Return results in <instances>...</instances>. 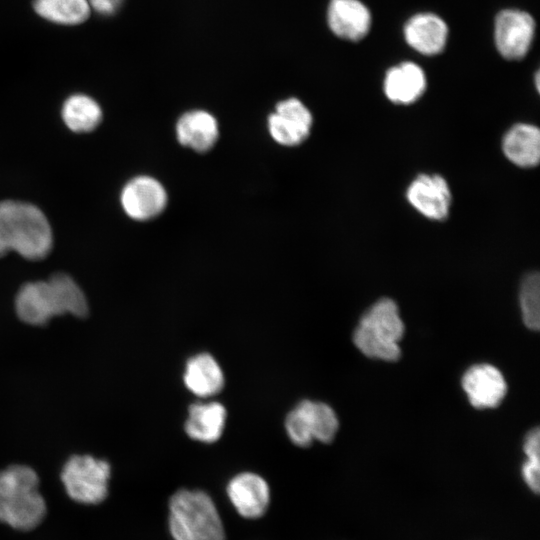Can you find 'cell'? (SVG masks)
Here are the masks:
<instances>
[{"instance_id":"obj_1","label":"cell","mask_w":540,"mask_h":540,"mask_svg":"<svg viewBox=\"0 0 540 540\" xmlns=\"http://www.w3.org/2000/svg\"><path fill=\"white\" fill-rule=\"evenodd\" d=\"M15 310L21 321L42 326L52 317L64 314L84 318L89 313V306L75 280L58 272L47 280L22 285L15 298Z\"/></svg>"},{"instance_id":"obj_2","label":"cell","mask_w":540,"mask_h":540,"mask_svg":"<svg viewBox=\"0 0 540 540\" xmlns=\"http://www.w3.org/2000/svg\"><path fill=\"white\" fill-rule=\"evenodd\" d=\"M52 245L50 223L37 206L15 200L0 201V256L15 251L37 261L50 253Z\"/></svg>"},{"instance_id":"obj_3","label":"cell","mask_w":540,"mask_h":540,"mask_svg":"<svg viewBox=\"0 0 540 540\" xmlns=\"http://www.w3.org/2000/svg\"><path fill=\"white\" fill-rule=\"evenodd\" d=\"M45 515L46 503L33 469L15 464L0 470V522L28 531L36 528Z\"/></svg>"},{"instance_id":"obj_4","label":"cell","mask_w":540,"mask_h":540,"mask_svg":"<svg viewBox=\"0 0 540 540\" xmlns=\"http://www.w3.org/2000/svg\"><path fill=\"white\" fill-rule=\"evenodd\" d=\"M168 531L173 540H226L212 497L199 489H179L168 501Z\"/></svg>"},{"instance_id":"obj_5","label":"cell","mask_w":540,"mask_h":540,"mask_svg":"<svg viewBox=\"0 0 540 540\" xmlns=\"http://www.w3.org/2000/svg\"><path fill=\"white\" fill-rule=\"evenodd\" d=\"M110 464L91 455H73L64 464L61 480L68 496L81 504H99L108 495Z\"/></svg>"},{"instance_id":"obj_6","label":"cell","mask_w":540,"mask_h":540,"mask_svg":"<svg viewBox=\"0 0 540 540\" xmlns=\"http://www.w3.org/2000/svg\"><path fill=\"white\" fill-rule=\"evenodd\" d=\"M495 44L506 59L518 60L528 52L534 37L533 17L520 10L505 9L495 20Z\"/></svg>"},{"instance_id":"obj_7","label":"cell","mask_w":540,"mask_h":540,"mask_svg":"<svg viewBox=\"0 0 540 540\" xmlns=\"http://www.w3.org/2000/svg\"><path fill=\"white\" fill-rule=\"evenodd\" d=\"M227 497L235 511L245 519L261 518L270 504V487L259 474L243 471L227 483Z\"/></svg>"},{"instance_id":"obj_8","label":"cell","mask_w":540,"mask_h":540,"mask_svg":"<svg viewBox=\"0 0 540 540\" xmlns=\"http://www.w3.org/2000/svg\"><path fill=\"white\" fill-rule=\"evenodd\" d=\"M162 184L150 176H137L124 186L120 201L125 213L137 221H147L160 215L167 204Z\"/></svg>"},{"instance_id":"obj_9","label":"cell","mask_w":540,"mask_h":540,"mask_svg":"<svg viewBox=\"0 0 540 540\" xmlns=\"http://www.w3.org/2000/svg\"><path fill=\"white\" fill-rule=\"evenodd\" d=\"M309 109L297 98L291 97L276 104L268 117L271 137L284 146H295L308 136L312 126Z\"/></svg>"},{"instance_id":"obj_10","label":"cell","mask_w":540,"mask_h":540,"mask_svg":"<svg viewBox=\"0 0 540 540\" xmlns=\"http://www.w3.org/2000/svg\"><path fill=\"white\" fill-rule=\"evenodd\" d=\"M462 387L475 408H495L504 399L507 384L502 373L490 364H476L463 374Z\"/></svg>"},{"instance_id":"obj_11","label":"cell","mask_w":540,"mask_h":540,"mask_svg":"<svg viewBox=\"0 0 540 540\" xmlns=\"http://www.w3.org/2000/svg\"><path fill=\"white\" fill-rule=\"evenodd\" d=\"M409 203L422 215L433 220L448 216L451 192L440 175L421 174L409 185L406 192Z\"/></svg>"},{"instance_id":"obj_12","label":"cell","mask_w":540,"mask_h":540,"mask_svg":"<svg viewBox=\"0 0 540 540\" xmlns=\"http://www.w3.org/2000/svg\"><path fill=\"white\" fill-rule=\"evenodd\" d=\"M183 383L196 397L209 399L222 391L225 377L216 358L210 353L201 352L187 359Z\"/></svg>"},{"instance_id":"obj_13","label":"cell","mask_w":540,"mask_h":540,"mask_svg":"<svg viewBox=\"0 0 540 540\" xmlns=\"http://www.w3.org/2000/svg\"><path fill=\"white\" fill-rule=\"evenodd\" d=\"M327 23L338 37L358 41L366 36L371 26V14L359 0H330Z\"/></svg>"},{"instance_id":"obj_14","label":"cell","mask_w":540,"mask_h":540,"mask_svg":"<svg viewBox=\"0 0 540 540\" xmlns=\"http://www.w3.org/2000/svg\"><path fill=\"white\" fill-rule=\"evenodd\" d=\"M226 420L227 411L220 402H196L188 408L184 431L192 440L211 444L221 438Z\"/></svg>"},{"instance_id":"obj_15","label":"cell","mask_w":540,"mask_h":540,"mask_svg":"<svg viewBox=\"0 0 540 540\" xmlns=\"http://www.w3.org/2000/svg\"><path fill=\"white\" fill-rule=\"evenodd\" d=\"M448 28L443 19L432 13H419L404 26L406 42L424 55L440 53L446 44Z\"/></svg>"},{"instance_id":"obj_16","label":"cell","mask_w":540,"mask_h":540,"mask_svg":"<svg viewBox=\"0 0 540 540\" xmlns=\"http://www.w3.org/2000/svg\"><path fill=\"white\" fill-rule=\"evenodd\" d=\"M176 137L181 145L197 152H206L214 146L219 137L218 122L207 111H188L177 121Z\"/></svg>"},{"instance_id":"obj_17","label":"cell","mask_w":540,"mask_h":540,"mask_svg":"<svg viewBox=\"0 0 540 540\" xmlns=\"http://www.w3.org/2000/svg\"><path fill=\"white\" fill-rule=\"evenodd\" d=\"M426 88V77L417 64L404 62L390 68L384 79L386 97L397 104L416 101Z\"/></svg>"},{"instance_id":"obj_18","label":"cell","mask_w":540,"mask_h":540,"mask_svg":"<svg viewBox=\"0 0 540 540\" xmlns=\"http://www.w3.org/2000/svg\"><path fill=\"white\" fill-rule=\"evenodd\" d=\"M358 325L372 335L393 343H398L405 329L397 304L390 298H381L372 304L363 313Z\"/></svg>"},{"instance_id":"obj_19","label":"cell","mask_w":540,"mask_h":540,"mask_svg":"<svg viewBox=\"0 0 540 540\" xmlns=\"http://www.w3.org/2000/svg\"><path fill=\"white\" fill-rule=\"evenodd\" d=\"M296 409L306 434L321 443H330L335 438L339 421L333 408L320 401L302 400Z\"/></svg>"},{"instance_id":"obj_20","label":"cell","mask_w":540,"mask_h":540,"mask_svg":"<svg viewBox=\"0 0 540 540\" xmlns=\"http://www.w3.org/2000/svg\"><path fill=\"white\" fill-rule=\"evenodd\" d=\"M502 148L505 156L520 167H533L540 158V132L536 126L520 123L504 136Z\"/></svg>"},{"instance_id":"obj_21","label":"cell","mask_w":540,"mask_h":540,"mask_svg":"<svg viewBox=\"0 0 540 540\" xmlns=\"http://www.w3.org/2000/svg\"><path fill=\"white\" fill-rule=\"evenodd\" d=\"M61 115L66 126L76 133L94 130L102 120L100 105L90 96L77 93L63 103Z\"/></svg>"},{"instance_id":"obj_22","label":"cell","mask_w":540,"mask_h":540,"mask_svg":"<svg viewBox=\"0 0 540 540\" xmlns=\"http://www.w3.org/2000/svg\"><path fill=\"white\" fill-rule=\"evenodd\" d=\"M33 9L41 18L66 26L85 22L91 13L87 0H34Z\"/></svg>"},{"instance_id":"obj_23","label":"cell","mask_w":540,"mask_h":540,"mask_svg":"<svg viewBox=\"0 0 540 540\" xmlns=\"http://www.w3.org/2000/svg\"><path fill=\"white\" fill-rule=\"evenodd\" d=\"M355 346L367 357L384 361H397L401 356L398 343L378 338L358 325L353 333Z\"/></svg>"},{"instance_id":"obj_24","label":"cell","mask_w":540,"mask_h":540,"mask_svg":"<svg viewBox=\"0 0 540 540\" xmlns=\"http://www.w3.org/2000/svg\"><path fill=\"white\" fill-rule=\"evenodd\" d=\"M540 279L537 272L525 276L520 287V307L523 322L527 328L538 330L540 327Z\"/></svg>"},{"instance_id":"obj_25","label":"cell","mask_w":540,"mask_h":540,"mask_svg":"<svg viewBox=\"0 0 540 540\" xmlns=\"http://www.w3.org/2000/svg\"><path fill=\"white\" fill-rule=\"evenodd\" d=\"M522 476L527 486L535 493L539 492V461L527 459L522 466Z\"/></svg>"},{"instance_id":"obj_26","label":"cell","mask_w":540,"mask_h":540,"mask_svg":"<svg viewBox=\"0 0 540 540\" xmlns=\"http://www.w3.org/2000/svg\"><path fill=\"white\" fill-rule=\"evenodd\" d=\"M91 10L101 16H113L122 7L124 0H87Z\"/></svg>"},{"instance_id":"obj_27","label":"cell","mask_w":540,"mask_h":540,"mask_svg":"<svg viewBox=\"0 0 540 540\" xmlns=\"http://www.w3.org/2000/svg\"><path fill=\"white\" fill-rule=\"evenodd\" d=\"M539 434V428L535 427L525 436L523 450L527 459L539 461Z\"/></svg>"}]
</instances>
